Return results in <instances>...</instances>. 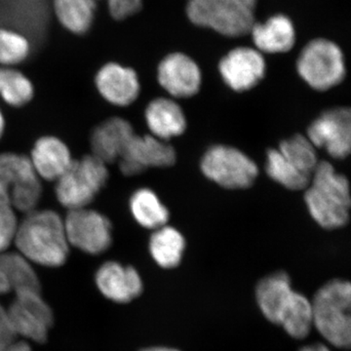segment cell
Here are the masks:
<instances>
[{
    "mask_svg": "<svg viewBox=\"0 0 351 351\" xmlns=\"http://www.w3.org/2000/svg\"><path fill=\"white\" fill-rule=\"evenodd\" d=\"M32 265L60 267L68 261L69 246L64 216L50 208H36L20 219L14 242Z\"/></svg>",
    "mask_w": 351,
    "mask_h": 351,
    "instance_id": "obj_1",
    "label": "cell"
},
{
    "mask_svg": "<svg viewBox=\"0 0 351 351\" xmlns=\"http://www.w3.org/2000/svg\"><path fill=\"white\" fill-rule=\"evenodd\" d=\"M304 198L311 218L324 230H339L350 221V182L328 161L318 163Z\"/></svg>",
    "mask_w": 351,
    "mask_h": 351,
    "instance_id": "obj_2",
    "label": "cell"
},
{
    "mask_svg": "<svg viewBox=\"0 0 351 351\" xmlns=\"http://www.w3.org/2000/svg\"><path fill=\"white\" fill-rule=\"evenodd\" d=\"M313 329L323 343L337 350L351 345V285L346 279L334 278L321 285L313 299Z\"/></svg>",
    "mask_w": 351,
    "mask_h": 351,
    "instance_id": "obj_3",
    "label": "cell"
},
{
    "mask_svg": "<svg viewBox=\"0 0 351 351\" xmlns=\"http://www.w3.org/2000/svg\"><path fill=\"white\" fill-rule=\"evenodd\" d=\"M110 180L108 165L92 154L75 158L69 170L54 182L60 206L71 210L91 206Z\"/></svg>",
    "mask_w": 351,
    "mask_h": 351,
    "instance_id": "obj_4",
    "label": "cell"
},
{
    "mask_svg": "<svg viewBox=\"0 0 351 351\" xmlns=\"http://www.w3.org/2000/svg\"><path fill=\"white\" fill-rule=\"evenodd\" d=\"M43 196V182L34 172L29 156L0 152V203L27 214L38 208Z\"/></svg>",
    "mask_w": 351,
    "mask_h": 351,
    "instance_id": "obj_5",
    "label": "cell"
},
{
    "mask_svg": "<svg viewBox=\"0 0 351 351\" xmlns=\"http://www.w3.org/2000/svg\"><path fill=\"white\" fill-rule=\"evenodd\" d=\"M186 15L193 25L228 38L247 36L256 23L255 11L239 0H188Z\"/></svg>",
    "mask_w": 351,
    "mask_h": 351,
    "instance_id": "obj_6",
    "label": "cell"
},
{
    "mask_svg": "<svg viewBox=\"0 0 351 351\" xmlns=\"http://www.w3.org/2000/svg\"><path fill=\"white\" fill-rule=\"evenodd\" d=\"M297 71L309 87L316 91H328L345 80L343 51L331 40L314 39L304 46L298 58Z\"/></svg>",
    "mask_w": 351,
    "mask_h": 351,
    "instance_id": "obj_7",
    "label": "cell"
},
{
    "mask_svg": "<svg viewBox=\"0 0 351 351\" xmlns=\"http://www.w3.org/2000/svg\"><path fill=\"white\" fill-rule=\"evenodd\" d=\"M200 169L208 180L226 189L253 186L258 176L255 161L243 152L226 145H215L205 152Z\"/></svg>",
    "mask_w": 351,
    "mask_h": 351,
    "instance_id": "obj_8",
    "label": "cell"
},
{
    "mask_svg": "<svg viewBox=\"0 0 351 351\" xmlns=\"http://www.w3.org/2000/svg\"><path fill=\"white\" fill-rule=\"evenodd\" d=\"M64 228L71 248L97 256L106 253L113 242V226L107 215L86 207L66 211Z\"/></svg>",
    "mask_w": 351,
    "mask_h": 351,
    "instance_id": "obj_9",
    "label": "cell"
},
{
    "mask_svg": "<svg viewBox=\"0 0 351 351\" xmlns=\"http://www.w3.org/2000/svg\"><path fill=\"white\" fill-rule=\"evenodd\" d=\"M15 295L6 309L14 335L36 343H45L54 317L40 290L23 291Z\"/></svg>",
    "mask_w": 351,
    "mask_h": 351,
    "instance_id": "obj_10",
    "label": "cell"
},
{
    "mask_svg": "<svg viewBox=\"0 0 351 351\" xmlns=\"http://www.w3.org/2000/svg\"><path fill=\"white\" fill-rule=\"evenodd\" d=\"M306 136L316 149H324L332 158H346L351 151L350 108L339 107L325 110L311 122Z\"/></svg>",
    "mask_w": 351,
    "mask_h": 351,
    "instance_id": "obj_11",
    "label": "cell"
},
{
    "mask_svg": "<svg viewBox=\"0 0 351 351\" xmlns=\"http://www.w3.org/2000/svg\"><path fill=\"white\" fill-rule=\"evenodd\" d=\"M177 161V152L169 142L154 136L136 134L117 164L125 177H135L152 168H168Z\"/></svg>",
    "mask_w": 351,
    "mask_h": 351,
    "instance_id": "obj_12",
    "label": "cell"
},
{
    "mask_svg": "<svg viewBox=\"0 0 351 351\" xmlns=\"http://www.w3.org/2000/svg\"><path fill=\"white\" fill-rule=\"evenodd\" d=\"M97 93L108 105L127 108L133 105L142 91L137 71L119 62H107L94 76Z\"/></svg>",
    "mask_w": 351,
    "mask_h": 351,
    "instance_id": "obj_13",
    "label": "cell"
},
{
    "mask_svg": "<svg viewBox=\"0 0 351 351\" xmlns=\"http://www.w3.org/2000/svg\"><path fill=\"white\" fill-rule=\"evenodd\" d=\"M219 71L226 86L235 92H246L262 82L267 64L256 48L237 47L219 61Z\"/></svg>",
    "mask_w": 351,
    "mask_h": 351,
    "instance_id": "obj_14",
    "label": "cell"
},
{
    "mask_svg": "<svg viewBox=\"0 0 351 351\" xmlns=\"http://www.w3.org/2000/svg\"><path fill=\"white\" fill-rule=\"evenodd\" d=\"M157 82L173 99H189L199 92L202 73L195 60L184 53H172L157 66Z\"/></svg>",
    "mask_w": 351,
    "mask_h": 351,
    "instance_id": "obj_15",
    "label": "cell"
},
{
    "mask_svg": "<svg viewBox=\"0 0 351 351\" xmlns=\"http://www.w3.org/2000/svg\"><path fill=\"white\" fill-rule=\"evenodd\" d=\"M27 156L39 179L49 182L59 180L75 160L69 145L56 135L36 138Z\"/></svg>",
    "mask_w": 351,
    "mask_h": 351,
    "instance_id": "obj_16",
    "label": "cell"
},
{
    "mask_svg": "<svg viewBox=\"0 0 351 351\" xmlns=\"http://www.w3.org/2000/svg\"><path fill=\"white\" fill-rule=\"evenodd\" d=\"M95 281L101 294L117 304L130 302L144 291V282L138 270L115 261L101 263Z\"/></svg>",
    "mask_w": 351,
    "mask_h": 351,
    "instance_id": "obj_17",
    "label": "cell"
},
{
    "mask_svg": "<svg viewBox=\"0 0 351 351\" xmlns=\"http://www.w3.org/2000/svg\"><path fill=\"white\" fill-rule=\"evenodd\" d=\"M136 134L129 120L121 117H108L91 132L90 154L98 157L108 165L117 163Z\"/></svg>",
    "mask_w": 351,
    "mask_h": 351,
    "instance_id": "obj_18",
    "label": "cell"
},
{
    "mask_svg": "<svg viewBox=\"0 0 351 351\" xmlns=\"http://www.w3.org/2000/svg\"><path fill=\"white\" fill-rule=\"evenodd\" d=\"M145 125L149 135L170 142L186 130L188 121L181 106L173 98L159 97L147 104L145 108Z\"/></svg>",
    "mask_w": 351,
    "mask_h": 351,
    "instance_id": "obj_19",
    "label": "cell"
},
{
    "mask_svg": "<svg viewBox=\"0 0 351 351\" xmlns=\"http://www.w3.org/2000/svg\"><path fill=\"white\" fill-rule=\"evenodd\" d=\"M295 291L287 272L280 270L260 279L255 288V299L263 317L278 326L281 315Z\"/></svg>",
    "mask_w": 351,
    "mask_h": 351,
    "instance_id": "obj_20",
    "label": "cell"
},
{
    "mask_svg": "<svg viewBox=\"0 0 351 351\" xmlns=\"http://www.w3.org/2000/svg\"><path fill=\"white\" fill-rule=\"evenodd\" d=\"M256 49L262 54H282L294 47L295 31L287 16H272L263 23H255L250 32Z\"/></svg>",
    "mask_w": 351,
    "mask_h": 351,
    "instance_id": "obj_21",
    "label": "cell"
},
{
    "mask_svg": "<svg viewBox=\"0 0 351 351\" xmlns=\"http://www.w3.org/2000/svg\"><path fill=\"white\" fill-rule=\"evenodd\" d=\"M27 290H40L34 265L17 251L0 254V295Z\"/></svg>",
    "mask_w": 351,
    "mask_h": 351,
    "instance_id": "obj_22",
    "label": "cell"
},
{
    "mask_svg": "<svg viewBox=\"0 0 351 351\" xmlns=\"http://www.w3.org/2000/svg\"><path fill=\"white\" fill-rule=\"evenodd\" d=\"M186 248V239L174 226L166 225L152 230L149 240V255L161 269H174L179 267Z\"/></svg>",
    "mask_w": 351,
    "mask_h": 351,
    "instance_id": "obj_23",
    "label": "cell"
},
{
    "mask_svg": "<svg viewBox=\"0 0 351 351\" xmlns=\"http://www.w3.org/2000/svg\"><path fill=\"white\" fill-rule=\"evenodd\" d=\"M128 207L134 221L145 230L152 232L169 221V210L151 189H136L129 198Z\"/></svg>",
    "mask_w": 351,
    "mask_h": 351,
    "instance_id": "obj_24",
    "label": "cell"
},
{
    "mask_svg": "<svg viewBox=\"0 0 351 351\" xmlns=\"http://www.w3.org/2000/svg\"><path fill=\"white\" fill-rule=\"evenodd\" d=\"M55 17L69 34L83 36L96 20V0H52Z\"/></svg>",
    "mask_w": 351,
    "mask_h": 351,
    "instance_id": "obj_25",
    "label": "cell"
},
{
    "mask_svg": "<svg viewBox=\"0 0 351 351\" xmlns=\"http://www.w3.org/2000/svg\"><path fill=\"white\" fill-rule=\"evenodd\" d=\"M278 326L282 328L290 338L297 341L306 339L313 330L311 299L295 291L281 315Z\"/></svg>",
    "mask_w": 351,
    "mask_h": 351,
    "instance_id": "obj_26",
    "label": "cell"
},
{
    "mask_svg": "<svg viewBox=\"0 0 351 351\" xmlns=\"http://www.w3.org/2000/svg\"><path fill=\"white\" fill-rule=\"evenodd\" d=\"M36 96L31 78L18 68L0 66V100L8 107L24 108Z\"/></svg>",
    "mask_w": 351,
    "mask_h": 351,
    "instance_id": "obj_27",
    "label": "cell"
},
{
    "mask_svg": "<svg viewBox=\"0 0 351 351\" xmlns=\"http://www.w3.org/2000/svg\"><path fill=\"white\" fill-rule=\"evenodd\" d=\"M265 171L272 181L289 191H304L311 179L289 162L277 147L267 152Z\"/></svg>",
    "mask_w": 351,
    "mask_h": 351,
    "instance_id": "obj_28",
    "label": "cell"
},
{
    "mask_svg": "<svg viewBox=\"0 0 351 351\" xmlns=\"http://www.w3.org/2000/svg\"><path fill=\"white\" fill-rule=\"evenodd\" d=\"M277 149L289 162L309 177L313 176L319 163L317 149L306 136L302 134H295L281 141Z\"/></svg>",
    "mask_w": 351,
    "mask_h": 351,
    "instance_id": "obj_29",
    "label": "cell"
},
{
    "mask_svg": "<svg viewBox=\"0 0 351 351\" xmlns=\"http://www.w3.org/2000/svg\"><path fill=\"white\" fill-rule=\"evenodd\" d=\"M32 54V43L22 32L0 27V66L18 68Z\"/></svg>",
    "mask_w": 351,
    "mask_h": 351,
    "instance_id": "obj_30",
    "label": "cell"
},
{
    "mask_svg": "<svg viewBox=\"0 0 351 351\" xmlns=\"http://www.w3.org/2000/svg\"><path fill=\"white\" fill-rule=\"evenodd\" d=\"M19 213L12 207L0 203V254L10 250L19 228Z\"/></svg>",
    "mask_w": 351,
    "mask_h": 351,
    "instance_id": "obj_31",
    "label": "cell"
},
{
    "mask_svg": "<svg viewBox=\"0 0 351 351\" xmlns=\"http://www.w3.org/2000/svg\"><path fill=\"white\" fill-rule=\"evenodd\" d=\"M97 2L99 0H96ZM108 12L117 22L127 20L140 12L143 0H107Z\"/></svg>",
    "mask_w": 351,
    "mask_h": 351,
    "instance_id": "obj_32",
    "label": "cell"
},
{
    "mask_svg": "<svg viewBox=\"0 0 351 351\" xmlns=\"http://www.w3.org/2000/svg\"><path fill=\"white\" fill-rule=\"evenodd\" d=\"M15 339V335L9 324L6 309L0 304V350L12 343Z\"/></svg>",
    "mask_w": 351,
    "mask_h": 351,
    "instance_id": "obj_33",
    "label": "cell"
},
{
    "mask_svg": "<svg viewBox=\"0 0 351 351\" xmlns=\"http://www.w3.org/2000/svg\"><path fill=\"white\" fill-rule=\"evenodd\" d=\"M0 351H32L31 346L27 345V341H16L9 343L4 348H2Z\"/></svg>",
    "mask_w": 351,
    "mask_h": 351,
    "instance_id": "obj_34",
    "label": "cell"
},
{
    "mask_svg": "<svg viewBox=\"0 0 351 351\" xmlns=\"http://www.w3.org/2000/svg\"><path fill=\"white\" fill-rule=\"evenodd\" d=\"M299 351H332V348L323 341H320V343H309V345L302 346Z\"/></svg>",
    "mask_w": 351,
    "mask_h": 351,
    "instance_id": "obj_35",
    "label": "cell"
},
{
    "mask_svg": "<svg viewBox=\"0 0 351 351\" xmlns=\"http://www.w3.org/2000/svg\"><path fill=\"white\" fill-rule=\"evenodd\" d=\"M140 351H182L179 350V348H172V346H151V348H143Z\"/></svg>",
    "mask_w": 351,
    "mask_h": 351,
    "instance_id": "obj_36",
    "label": "cell"
},
{
    "mask_svg": "<svg viewBox=\"0 0 351 351\" xmlns=\"http://www.w3.org/2000/svg\"><path fill=\"white\" fill-rule=\"evenodd\" d=\"M6 127L5 115H4L3 112H2L1 108H0V141L3 138L4 134H5Z\"/></svg>",
    "mask_w": 351,
    "mask_h": 351,
    "instance_id": "obj_37",
    "label": "cell"
},
{
    "mask_svg": "<svg viewBox=\"0 0 351 351\" xmlns=\"http://www.w3.org/2000/svg\"><path fill=\"white\" fill-rule=\"evenodd\" d=\"M239 1L241 2V3L243 4L244 6H246L247 8L255 11L258 0H239Z\"/></svg>",
    "mask_w": 351,
    "mask_h": 351,
    "instance_id": "obj_38",
    "label": "cell"
}]
</instances>
